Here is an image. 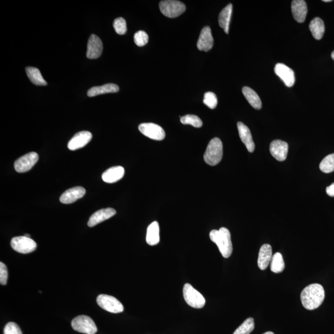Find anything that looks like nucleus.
I'll return each instance as SVG.
<instances>
[{"label": "nucleus", "mask_w": 334, "mask_h": 334, "mask_svg": "<svg viewBox=\"0 0 334 334\" xmlns=\"http://www.w3.org/2000/svg\"><path fill=\"white\" fill-rule=\"evenodd\" d=\"M324 298V289L318 283H313L306 286L301 294L302 305L308 310H314L319 308Z\"/></svg>", "instance_id": "f257e3e1"}, {"label": "nucleus", "mask_w": 334, "mask_h": 334, "mask_svg": "<svg viewBox=\"0 0 334 334\" xmlns=\"http://www.w3.org/2000/svg\"><path fill=\"white\" fill-rule=\"evenodd\" d=\"M210 236L211 241L217 244L223 257L228 258L232 255V242L230 231L227 228L222 227L219 230H212Z\"/></svg>", "instance_id": "f03ea898"}, {"label": "nucleus", "mask_w": 334, "mask_h": 334, "mask_svg": "<svg viewBox=\"0 0 334 334\" xmlns=\"http://www.w3.org/2000/svg\"><path fill=\"white\" fill-rule=\"evenodd\" d=\"M223 156V145L221 139L215 138L210 142L204 155L205 162L215 166L221 161Z\"/></svg>", "instance_id": "7ed1b4c3"}, {"label": "nucleus", "mask_w": 334, "mask_h": 334, "mask_svg": "<svg viewBox=\"0 0 334 334\" xmlns=\"http://www.w3.org/2000/svg\"><path fill=\"white\" fill-rule=\"evenodd\" d=\"M183 297L186 303L194 308H202L205 304L204 297L189 283L184 285Z\"/></svg>", "instance_id": "20e7f679"}, {"label": "nucleus", "mask_w": 334, "mask_h": 334, "mask_svg": "<svg viewBox=\"0 0 334 334\" xmlns=\"http://www.w3.org/2000/svg\"><path fill=\"white\" fill-rule=\"evenodd\" d=\"M159 8L161 13L169 18H177L186 11V6L183 3L175 0L161 1Z\"/></svg>", "instance_id": "39448f33"}, {"label": "nucleus", "mask_w": 334, "mask_h": 334, "mask_svg": "<svg viewBox=\"0 0 334 334\" xmlns=\"http://www.w3.org/2000/svg\"><path fill=\"white\" fill-rule=\"evenodd\" d=\"M71 326L74 330L86 334H95L97 327L90 317L85 315L78 316L71 322Z\"/></svg>", "instance_id": "423d86ee"}, {"label": "nucleus", "mask_w": 334, "mask_h": 334, "mask_svg": "<svg viewBox=\"0 0 334 334\" xmlns=\"http://www.w3.org/2000/svg\"><path fill=\"white\" fill-rule=\"evenodd\" d=\"M97 304L103 310L111 313H120L124 310L123 306L116 298L108 295H100L97 299Z\"/></svg>", "instance_id": "0eeeda50"}, {"label": "nucleus", "mask_w": 334, "mask_h": 334, "mask_svg": "<svg viewBox=\"0 0 334 334\" xmlns=\"http://www.w3.org/2000/svg\"><path fill=\"white\" fill-rule=\"evenodd\" d=\"M11 246L16 252L28 254L37 248V244L30 238L25 236H16L11 239Z\"/></svg>", "instance_id": "6e6552de"}, {"label": "nucleus", "mask_w": 334, "mask_h": 334, "mask_svg": "<svg viewBox=\"0 0 334 334\" xmlns=\"http://www.w3.org/2000/svg\"><path fill=\"white\" fill-rule=\"evenodd\" d=\"M139 130L146 137L153 140L161 141L165 137V133L159 125L151 122L142 123L139 126Z\"/></svg>", "instance_id": "1a4fd4ad"}, {"label": "nucleus", "mask_w": 334, "mask_h": 334, "mask_svg": "<svg viewBox=\"0 0 334 334\" xmlns=\"http://www.w3.org/2000/svg\"><path fill=\"white\" fill-rule=\"evenodd\" d=\"M38 160L37 153L31 152L22 156L15 163V169L18 173L29 171Z\"/></svg>", "instance_id": "9d476101"}, {"label": "nucleus", "mask_w": 334, "mask_h": 334, "mask_svg": "<svg viewBox=\"0 0 334 334\" xmlns=\"http://www.w3.org/2000/svg\"><path fill=\"white\" fill-rule=\"evenodd\" d=\"M275 73L282 79L288 88L292 87L295 82L294 71L282 63H277L274 68Z\"/></svg>", "instance_id": "9b49d317"}, {"label": "nucleus", "mask_w": 334, "mask_h": 334, "mask_svg": "<svg viewBox=\"0 0 334 334\" xmlns=\"http://www.w3.org/2000/svg\"><path fill=\"white\" fill-rule=\"evenodd\" d=\"M93 135L89 132L83 131L77 133L69 141L68 149L71 150H76L82 148L91 141Z\"/></svg>", "instance_id": "f8f14e48"}, {"label": "nucleus", "mask_w": 334, "mask_h": 334, "mask_svg": "<svg viewBox=\"0 0 334 334\" xmlns=\"http://www.w3.org/2000/svg\"><path fill=\"white\" fill-rule=\"evenodd\" d=\"M288 145L285 141H273L270 145V152L275 159L282 161L287 157Z\"/></svg>", "instance_id": "ddd939ff"}, {"label": "nucleus", "mask_w": 334, "mask_h": 334, "mask_svg": "<svg viewBox=\"0 0 334 334\" xmlns=\"http://www.w3.org/2000/svg\"><path fill=\"white\" fill-rule=\"evenodd\" d=\"M103 51V44L100 38L96 35H91L88 44L86 56L89 59H97L101 56Z\"/></svg>", "instance_id": "4468645a"}, {"label": "nucleus", "mask_w": 334, "mask_h": 334, "mask_svg": "<svg viewBox=\"0 0 334 334\" xmlns=\"http://www.w3.org/2000/svg\"><path fill=\"white\" fill-rule=\"evenodd\" d=\"M214 46V38L211 28L205 26L200 32L197 47L200 51L208 52L213 48Z\"/></svg>", "instance_id": "2eb2a0df"}, {"label": "nucleus", "mask_w": 334, "mask_h": 334, "mask_svg": "<svg viewBox=\"0 0 334 334\" xmlns=\"http://www.w3.org/2000/svg\"><path fill=\"white\" fill-rule=\"evenodd\" d=\"M116 212L113 208H102L96 212L89 219L88 225L89 227H93L102 222L107 221L115 216Z\"/></svg>", "instance_id": "dca6fc26"}, {"label": "nucleus", "mask_w": 334, "mask_h": 334, "mask_svg": "<svg viewBox=\"0 0 334 334\" xmlns=\"http://www.w3.org/2000/svg\"><path fill=\"white\" fill-rule=\"evenodd\" d=\"M86 194V189L81 186H76L66 190L61 195L60 200L63 204H71L77 200L82 198Z\"/></svg>", "instance_id": "f3484780"}, {"label": "nucleus", "mask_w": 334, "mask_h": 334, "mask_svg": "<svg viewBox=\"0 0 334 334\" xmlns=\"http://www.w3.org/2000/svg\"><path fill=\"white\" fill-rule=\"evenodd\" d=\"M291 12L295 21L302 23L307 15V5L304 0H294L291 3Z\"/></svg>", "instance_id": "a211bd4d"}, {"label": "nucleus", "mask_w": 334, "mask_h": 334, "mask_svg": "<svg viewBox=\"0 0 334 334\" xmlns=\"http://www.w3.org/2000/svg\"><path fill=\"white\" fill-rule=\"evenodd\" d=\"M237 127L239 138H240L241 141L246 146L247 150L249 152H254L255 144L253 140L252 135L248 127H247L242 122H238Z\"/></svg>", "instance_id": "6ab92c4d"}, {"label": "nucleus", "mask_w": 334, "mask_h": 334, "mask_svg": "<svg viewBox=\"0 0 334 334\" xmlns=\"http://www.w3.org/2000/svg\"><path fill=\"white\" fill-rule=\"evenodd\" d=\"M272 249L271 245L264 244L259 252L258 264L261 270H265L271 263L272 258Z\"/></svg>", "instance_id": "aec40b11"}, {"label": "nucleus", "mask_w": 334, "mask_h": 334, "mask_svg": "<svg viewBox=\"0 0 334 334\" xmlns=\"http://www.w3.org/2000/svg\"><path fill=\"white\" fill-rule=\"evenodd\" d=\"M124 175V169L121 166H113L102 175V180L108 183H113L120 180Z\"/></svg>", "instance_id": "412c9836"}, {"label": "nucleus", "mask_w": 334, "mask_h": 334, "mask_svg": "<svg viewBox=\"0 0 334 334\" xmlns=\"http://www.w3.org/2000/svg\"><path fill=\"white\" fill-rule=\"evenodd\" d=\"M118 86L115 85V84H107V85L96 86V87H93L89 89L88 92V96L92 97L101 94L116 93H118Z\"/></svg>", "instance_id": "4be33fe9"}, {"label": "nucleus", "mask_w": 334, "mask_h": 334, "mask_svg": "<svg viewBox=\"0 0 334 334\" xmlns=\"http://www.w3.org/2000/svg\"><path fill=\"white\" fill-rule=\"evenodd\" d=\"M233 11L232 4H229L221 11L219 16V23L225 33L228 34L229 32L230 22Z\"/></svg>", "instance_id": "5701e85b"}, {"label": "nucleus", "mask_w": 334, "mask_h": 334, "mask_svg": "<svg viewBox=\"0 0 334 334\" xmlns=\"http://www.w3.org/2000/svg\"><path fill=\"white\" fill-rule=\"evenodd\" d=\"M159 225L157 222H152L147 228L146 242L150 246H154L160 241Z\"/></svg>", "instance_id": "b1692460"}, {"label": "nucleus", "mask_w": 334, "mask_h": 334, "mask_svg": "<svg viewBox=\"0 0 334 334\" xmlns=\"http://www.w3.org/2000/svg\"><path fill=\"white\" fill-rule=\"evenodd\" d=\"M242 93H243L245 98L246 99L249 104L256 110H260L262 108L261 100L259 97L257 93L252 89L245 86L242 89Z\"/></svg>", "instance_id": "393cba45"}, {"label": "nucleus", "mask_w": 334, "mask_h": 334, "mask_svg": "<svg viewBox=\"0 0 334 334\" xmlns=\"http://www.w3.org/2000/svg\"><path fill=\"white\" fill-rule=\"evenodd\" d=\"M310 30L314 38L320 40L323 37L325 32L324 22L321 18H315L313 19L310 24Z\"/></svg>", "instance_id": "a878e982"}, {"label": "nucleus", "mask_w": 334, "mask_h": 334, "mask_svg": "<svg viewBox=\"0 0 334 334\" xmlns=\"http://www.w3.org/2000/svg\"><path fill=\"white\" fill-rule=\"evenodd\" d=\"M26 71L28 77L33 85L41 86L47 85L46 80L44 79L38 69L34 67H27Z\"/></svg>", "instance_id": "bb28decb"}, {"label": "nucleus", "mask_w": 334, "mask_h": 334, "mask_svg": "<svg viewBox=\"0 0 334 334\" xmlns=\"http://www.w3.org/2000/svg\"><path fill=\"white\" fill-rule=\"evenodd\" d=\"M285 269L283 256L279 253H276L272 256L271 262V270L274 273H280Z\"/></svg>", "instance_id": "cd10ccee"}, {"label": "nucleus", "mask_w": 334, "mask_h": 334, "mask_svg": "<svg viewBox=\"0 0 334 334\" xmlns=\"http://www.w3.org/2000/svg\"><path fill=\"white\" fill-rule=\"evenodd\" d=\"M255 320L253 317H249L236 328L233 334H250L255 328Z\"/></svg>", "instance_id": "c85d7f7f"}, {"label": "nucleus", "mask_w": 334, "mask_h": 334, "mask_svg": "<svg viewBox=\"0 0 334 334\" xmlns=\"http://www.w3.org/2000/svg\"><path fill=\"white\" fill-rule=\"evenodd\" d=\"M319 169L325 174L334 171V154H330L325 157L321 161L319 165Z\"/></svg>", "instance_id": "c756f323"}, {"label": "nucleus", "mask_w": 334, "mask_h": 334, "mask_svg": "<svg viewBox=\"0 0 334 334\" xmlns=\"http://www.w3.org/2000/svg\"><path fill=\"white\" fill-rule=\"evenodd\" d=\"M180 121L183 124H190L195 128H200L202 126L201 119L196 115H187L182 116Z\"/></svg>", "instance_id": "7c9ffc66"}, {"label": "nucleus", "mask_w": 334, "mask_h": 334, "mask_svg": "<svg viewBox=\"0 0 334 334\" xmlns=\"http://www.w3.org/2000/svg\"><path fill=\"white\" fill-rule=\"evenodd\" d=\"M113 27L118 34H125L127 31L126 21L122 18H118L115 19V21L113 22Z\"/></svg>", "instance_id": "2f4dec72"}, {"label": "nucleus", "mask_w": 334, "mask_h": 334, "mask_svg": "<svg viewBox=\"0 0 334 334\" xmlns=\"http://www.w3.org/2000/svg\"><path fill=\"white\" fill-rule=\"evenodd\" d=\"M134 40H135L136 46L143 47L148 43L149 36L146 32L140 30L135 33L134 36Z\"/></svg>", "instance_id": "473e14b6"}, {"label": "nucleus", "mask_w": 334, "mask_h": 334, "mask_svg": "<svg viewBox=\"0 0 334 334\" xmlns=\"http://www.w3.org/2000/svg\"><path fill=\"white\" fill-rule=\"evenodd\" d=\"M203 102L208 108L214 109L217 107V102H217V98L215 94L212 93V92H207L204 94Z\"/></svg>", "instance_id": "72a5a7b5"}, {"label": "nucleus", "mask_w": 334, "mask_h": 334, "mask_svg": "<svg viewBox=\"0 0 334 334\" xmlns=\"http://www.w3.org/2000/svg\"><path fill=\"white\" fill-rule=\"evenodd\" d=\"M4 334H22L19 325L15 322H8L4 328Z\"/></svg>", "instance_id": "f704fd0d"}, {"label": "nucleus", "mask_w": 334, "mask_h": 334, "mask_svg": "<svg viewBox=\"0 0 334 334\" xmlns=\"http://www.w3.org/2000/svg\"><path fill=\"white\" fill-rule=\"evenodd\" d=\"M8 269L4 263H0V283L2 285H5L8 280Z\"/></svg>", "instance_id": "c9c22d12"}, {"label": "nucleus", "mask_w": 334, "mask_h": 334, "mask_svg": "<svg viewBox=\"0 0 334 334\" xmlns=\"http://www.w3.org/2000/svg\"><path fill=\"white\" fill-rule=\"evenodd\" d=\"M326 193L328 196H334V183L326 188Z\"/></svg>", "instance_id": "e433bc0d"}, {"label": "nucleus", "mask_w": 334, "mask_h": 334, "mask_svg": "<svg viewBox=\"0 0 334 334\" xmlns=\"http://www.w3.org/2000/svg\"><path fill=\"white\" fill-rule=\"evenodd\" d=\"M263 334H275L274 332H271V331H269V332H266Z\"/></svg>", "instance_id": "4c0bfd02"}, {"label": "nucleus", "mask_w": 334, "mask_h": 334, "mask_svg": "<svg viewBox=\"0 0 334 334\" xmlns=\"http://www.w3.org/2000/svg\"><path fill=\"white\" fill-rule=\"evenodd\" d=\"M331 57H332V59L334 61V51H333L332 54H331Z\"/></svg>", "instance_id": "58836bf2"}, {"label": "nucleus", "mask_w": 334, "mask_h": 334, "mask_svg": "<svg viewBox=\"0 0 334 334\" xmlns=\"http://www.w3.org/2000/svg\"><path fill=\"white\" fill-rule=\"evenodd\" d=\"M24 236H26V237H27V238H30V235H29V234H25Z\"/></svg>", "instance_id": "ea45409f"}, {"label": "nucleus", "mask_w": 334, "mask_h": 334, "mask_svg": "<svg viewBox=\"0 0 334 334\" xmlns=\"http://www.w3.org/2000/svg\"><path fill=\"white\" fill-rule=\"evenodd\" d=\"M323 2H331L332 1H331V0H324V1H323Z\"/></svg>", "instance_id": "a19ab883"}]
</instances>
